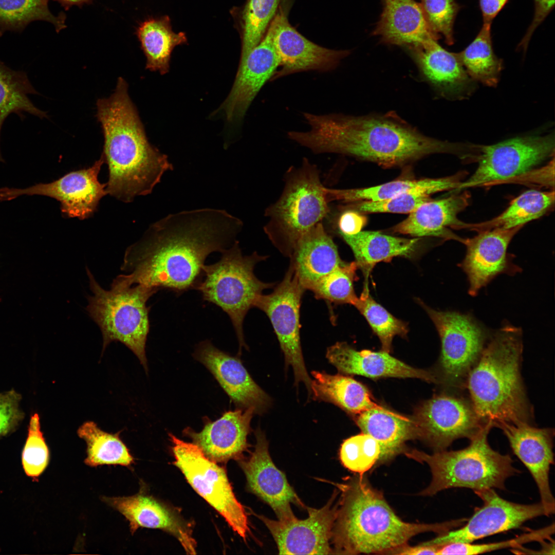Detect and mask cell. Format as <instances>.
Masks as SVG:
<instances>
[{
    "label": "cell",
    "instance_id": "1",
    "mask_svg": "<svg viewBox=\"0 0 555 555\" xmlns=\"http://www.w3.org/2000/svg\"><path fill=\"white\" fill-rule=\"evenodd\" d=\"M243 224L221 209L204 208L171 214L152 224L124 254L121 276L142 284L182 292L195 288L207 257L236 240Z\"/></svg>",
    "mask_w": 555,
    "mask_h": 555
},
{
    "label": "cell",
    "instance_id": "2",
    "mask_svg": "<svg viewBox=\"0 0 555 555\" xmlns=\"http://www.w3.org/2000/svg\"><path fill=\"white\" fill-rule=\"evenodd\" d=\"M303 116L309 130L288 132V137L316 154H342L389 168L434 154L462 160L470 151L469 143L428 137L392 112L362 116L304 113Z\"/></svg>",
    "mask_w": 555,
    "mask_h": 555
},
{
    "label": "cell",
    "instance_id": "3",
    "mask_svg": "<svg viewBox=\"0 0 555 555\" xmlns=\"http://www.w3.org/2000/svg\"><path fill=\"white\" fill-rule=\"evenodd\" d=\"M104 135L101 156L108 166L107 194L124 202L152 193L166 172L173 169L168 157L147 140L125 80L97 102Z\"/></svg>",
    "mask_w": 555,
    "mask_h": 555
},
{
    "label": "cell",
    "instance_id": "4",
    "mask_svg": "<svg viewBox=\"0 0 555 555\" xmlns=\"http://www.w3.org/2000/svg\"><path fill=\"white\" fill-rule=\"evenodd\" d=\"M337 487L341 497L332 530L333 554H389L418 534H440L459 526L458 520L434 524L403 521L363 474Z\"/></svg>",
    "mask_w": 555,
    "mask_h": 555
},
{
    "label": "cell",
    "instance_id": "5",
    "mask_svg": "<svg viewBox=\"0 0 555 555\" xmlns=\"http://www.w3.org/2000/svg\"><path fill=\"white\" fill-rule=\"evenodd\" d=\"M522 330L505 325L490 336L466 383L478 416L493 427L532 424L534 414L521 375Z\"/></svg>",
    "mask_w": 555,
    "mask_h": 555
},
{
    "label": "cell",
    "instance_id": "6",
    "mask_svg": "<svg viewBox=\"0 0 555 555\" xmlns=\"http://www.w3.org/2000/svg\"><path fill=\"white\" fill-rule=\"evenodd\" d=\"M493 427L492 423H487L470 440L467 447L458 450H446L429 454L405 449L403 453L407 457L426 464L431 470V483L419 495L432 496L453 488L474 491L505 489L506 479L519 471L513 467L510 456L502 454L490 446L488 435Z\"/></svg>",
    "mask_w": 555,
    "mask_h": 555
},
{
    "label": "cell",
    "instance_id": "7",
    "mask_svg": "<svg viewBox=\"0 0 555 555\" xmlns=\"http://www.w3.org/2000/svg\"><path fill=\"white\" fill-rule=\"evenodd\" d=\"M278 199L267 207L263 230L273 245L290 257L302 237L323 222L330 207L317 166L304 158L300 165L285 173Z\"/></svg>",
    "mask_w": 555,
    "mask_h": 555
},
{
    "label": "cell",
    "instance_id": "8",
    "mask_svg": "<svg viewBox=\"0 0 555 555\" xmlns=\"http://www.w3.org/2000/svg\"><path fill=\"white\" fill-rule=\"evenodd\" d=\"M92 295L86 310L98 325L104 351L109 343L119 341L137 357L147 371L145 345L150 330L149 299L159 289L142 284L130 285L118 275L110 289L102 288L86 268Z\"/></svg>",
    "mask_w": 555,
    "mask_h": 555
},
{
    "label": "cell",
    "instance_id": "9",
    "mask_svg": "<svg viewBox=\"0 0 555 555\" xmlns=\"http://www.w3.org/2000/svg\"><path fill=\"white\" fill-rule=\"evenodd\" d=\"M221 253L217 262L203 266L202 276L195 289L200 292L205 301L217 305L228 314L240 349L246 347L243 323L247 312L256 307L263 292L274 284L262 282L254 273L255 265L267 256L256 251L243 255L237 240Z\"/></svg>",
    "mask_w": 555,
    "mask_h": 555
},
{
    "label": "cell",
    "instance_id": "10",
    "mask_svg": "<svg viewBox=\"0 0 555 555\" xmlns=\"http://www.w3.org/2000/svg\"><path fill=\"white\" fill-rule=\"evenodd\" d=\"M422 304L441 341L437 383L456 392L465 391L468 376L491 334L469 314L437 310Z\"/></svg>",
    "mask_w": 555,
    "mask_h": 555
},
{
    "label": "cell",
    "instance_id": "11",
    "mask_svg": "<svg viewBox=\"0 0 555 555\" xmlns=\"http://www.w3.org/2000/svg\"><path fill=\"white\" fill-rule=\"evenodd\" d=\"M175 460L196 492L245 541L249 531L246 512L236 499L225 470L208 458L196 444L169 434Z\"/></svg>",
    "mask_w": 555,
    "mask_h": 555
},
{
    "label": "cell",
    "instance_id": "12",
    "mask_svg": "<svg viewBox=\"0 0 555 555\" xmlns=\"http://www.w3.org/2000/svg\"><path fill=\"white\" fill-rule=\"evenodd\" d=\"M554 132L545 135L516 137L495 144L482 145L474 173L456 191L505 181L533 169L553 157Z\"/></svg>",
    "mask_w": 555,
    "mask_h": 555
},
{
    "label": "cell",
    "instance_id": "13",
    "mask_svg": "<svg viewBox=\"0 0 555 555\" xmlns=\"http://www.w3.org/2000/svg\"><path fill=\"white\" fill-rule=\"evenodd\" d=\"M306 290L290 265L282 281L268 294H262L256 307L268 317L284 355L286 367L293 370L295 384L303 382L311 394L312 380L304 363L300 340V308Z\"/></svg>",
    "mask_w": 555,
    "mask_h": 555
},
{
    "label": "cell",
    "instance_id": "14",
    "mask_svg": "<svg viewBox=\"0 0 555 555\" xmlns=\"http://www.w3.org/2000/svg\"><path fill=\"white\" fill-rule=\"evenodd\" d=\"M412 420L417 438L435 452L446 450L459 438L471 439L487 424L478 416L469 397L460 393L434 396L420 405Z\"/></svg>",
    "mask_w": 555,
    "mask_h": 555
},
{
    "label": "cell",
    "instance_id": "15",
    "mask_svg": "<svg viewBox=\"0 0 555 555\" xmlns=\"http://www.w3.org/2000/svg\"><path fill=\"white\" fill-rule=\"evenodd\" d=\"M474 492L483 501V504L474 510L465 525L439 534L424 544L440 546L454 542L472 543L518 528L527 521L545 515L541 502L532 504L513 503L501 497L493 488Z\"/></svg>",
    "mask_w": 555,
    "mask_h": 555
},
{
    "label": "cell",
    "instance_id": "16",
    "mask_svg": "<svg viewBox=\"0 0 555 555\" xmlns=\"http://www.w3.org/2000/svg\"><path fill=\"white\" fill-rule=\"evenodd\" d=\"M338 493H334L320 509L307 508L308 516L304 520L298 519L292 511L277 520L257 515L271 533L279 554H333L331 539L338 508V502L335 503Z\"/></svg>",
    "mask_w": 555,
    "mask_h": 555
},
{
    "label": "cell",
    "instance_id": "17",
    "mask_svg": "<svg viewBox=\"0 0 555 555\" xmlns=\"http://www.w3.org/2000/svg\"><path fill=\"white\" fill-rule=\"evenodd\" d=\"M102 156L91 166L70 172L47 183H40L25 189H0V201H9L22 195H42L55 199L67 217L83 220L92 215L101 198L107 194L106 183L98 175L102 164Z\"/></svg>",
    "mask_w": 555,
    "mask_h": 555
},
{
    "label": "cell",
    "instance_id": "18",
    "mask_svg": "<svg viewBox=\"0 0 555 555\" xmlns=\"http://www.w3.org/2000/svg\"><path fill=\"white\" fill-rule=\"evenodd\" d=\"M273 21V41L281 68L270 81L302 71L333 70L350 53L348 50L327 48L308 40L291 25L283 9L278 11Z\"/></svg>",
    "mask_w": 555,
    "mask_h": 555
},
{
    "label": "cell",
    "instance_id": "19",
    "mask_svg": "<svg viewBox=\"0 0 555 555\" xmlns=\"http://www.w3.org/2000/svg\"><path fill=\"white\" fill-rule=\"evenodd\" d=\"M522 228L483 230L472 238H464L462 244L467 251L460 266L467 276L470 295H476L498 275H514L521 271L507 251L512 238Z\"/></svg>",
    "mask_w": 555,
    "mask_h": 555
},
{
    "label": "cell",
    "instance_id": "20",
    "mask_svg": "<svg viewBox=\"0 0 555 555\" xmlns=\"http://www.w3.org/2000/svg\"><path fill=\"white\" fill-rule=\"evenodd\" d=\"M501 429L513 453L529 470L538 487L546 516L553 514L555 500L550 487L549 474L554 464V430L538 428L532 424L502 423Z\"/></svg>",
    "mask_w": 555,
    "mask_h": 555
},
{
    "label": "cell",
    "instance_id": "21",
    "mask_svg": "<svg viewBox=\"0 0 555 555\" xmlns=\"http://www.w3.org/2000/svg\"><path fill=\"white\" fill-rule=\"evenodd\" d=\"M273 32L272 20L261 42L239 65L231 91L220 107L228 120L243 118L261 88L270 81L279 67Z\"/></svg>",
    "mask_w": 555,
    "mask_h": 555
},
{
    "label": "cell",
    "instance_id": "22",
    "mask_svg": "<svg viewBox=\"0 0 555 555\" xmlns=\"http://www.w3.org/2000/svg\"><path fill=\"white\" fill-rule=\"evenodd\" d=\"M194 356L213 374L239 409L253 408L255 413L262 414L270 406L271 398L254 381L239 358L207 340L198 345Z\"/></svg>",
    "mask_w": 555,
    "mask_h": 555
},
{
    "label": "cell",
    "instance_id": "23",
    "mask_svg": "<svg viewBox=\"0 0 555 555\" xmlns=\"http://www.w3.org/2000/svg\"><path fill=\"white\" fill-rule=\"evenodd\" d=\"M422 77L441 97L450 100L469 98L476 82L468 75L457 53L447 51L437 40L406 47Z\"/></svg>",
    "mask_w": 555,
    "mask_h": 555
},
{
    "label": "cell",
    "instance_id": "24",
    "mask_svg": "<svg viewBox=\"0 0 555 555\" xmlns=\"http://www.w3.org/2000/svg\"><path fill=\"white\" fill-rule=\"evenodd\" d=\"M256 444L253 452L239 464L246 475L250 490L267 503L278 518L292 511L290 504L304 505L286 476L273 463L268 450V443L260 428L255 432Z\"/></svg>",
    "mask_w": 555,
    "mask_h": 555
},
{
    "label": "cell",
    "instance_id": "25",
    "mask_svg": "<svg viewBox=\"0 0 555 555\" xmlns=\"http://www.w3.org/2000/svg\"><path fill=\"white\" fill-rule=\"evenodd\" d=\"M254 413L253 408L229 411L216 420L207 422L199 432L188 428L183 433L211 460L240 459L248 448L247 436Z\"/></svg>",
    "mask_w": 555,
    "mask_h": 555
},
{
    "label": "cell",
    "instance_id": "26",
    "mask_svg": "<svg viewBox=\"0 0 555 555\" xmlns=\"http://www.w3.org/2000/svg\"><path fill=\"white\" fill-rule=\"evenodd\" d=\"M102 501L124 516L132 534L140 527L160 529L174 535L187 553H196V542L189 527L143 490L130 496H103Z\"/></svg>",
    "mask_w": 555,
    "mask_h": 555
},
{
    "label": "cell",
    "instance_id": "27",
    "mask_svg": "<svg viewBox=\"0 0 555 555\" xmlns=\"http://www.w3.org/2000/svg\"><path fill=\"white\" fill-rule=\"evenodd\" d=\"M326 357L340 373L345 374L374 379L415 378L437 383L435 375L412 367L383 350L358 351L347 343L339 342L328 348Z\"/></svg>",
    "mask_w": 555,
    "mask_h": 555
},
{
    "label": "cell",
    "instance_id": "28",
    "mask_svg": "<svg viewBox=\"0 0 555 555\" xmlns=\"http://www.w3.org/2000/svg\"><path fill=\"white\" fill-rule=\"evenodd\" d=\"M469 193L464 192L438 200H430L394 226L392 231L415 237L435 236L454 239L462 244L464 238L457 236L448 228L458 229L464 224L457 216L469 205Z\"/></svg>",
    "mask_w": 555,
    "mask_h": 555
},
{
    "label": "cell",
    "instance_id": "29",
    "mask_svg": "<svg viewBox=\"0 0 555 555\" xmlns=\"http://www.w3.org/2000/svg\"><path fill=\"white\" fill-rule=\"evenodd\" d=\"M382 12L372 32L383 43L409 46L439 37L431 30L420 4L415 0H385Z\"/></svg>",
    "mask_w": 555,
    "mask_h": 555
},
{
    "label": "cell",
    "instance_id": "30",
    "mask_svg": "<svg viewBox=\"0 0 555 555\" xmlns=\"http://www.w3.org/2000/svg\"><path fill=\"white\" fill-rule=\"evenodd\" d=\"M289 258L290 265L305 290L345 263L340 258L337 246L323 222L302 237Z\"/></svg>",
    "mask_w": 555,
    "mask_h": 555
},
{
    "label": "cell",
    "instance_id": "31",
    "mask_svg": "<svg viewBox=\"0 0 555 555\" xmlns=\"http://www.w3.org/2000/svg\"><path fill=\"white\" fill-rule=\"evenodd\" d=\"M466 174L463 171L442 178L395 180L368 188L336 189L326 187V195L329 203L338 201L349 203L380 201L408 192L431 195L443 191H456Z\"/></svg>",
    "mask_w": 555,
    "mask_h": 555
},
{
    "label": "cell",
    "instance_id": "32",
    "mask_svg": "<svg viewBox=\"0 0 555 555\" xmlns=\"http://www.w3.org/2000/svg\"><path fill=\"white\" fill-rule=\"evenodd\" d=\"M356 421L362 433L372 436L380 445L381 454L377 466L390 461L403 453L408 440L417 438L412 419L381 406L361 413Z\"/></svg>",
    "mask_w": 555,
    "mask_h": 555
},
{
    "label": "cell",
    "instance_id": "33",
    "mask_svg": "<svg viewBox=\"0 0 555 555\" xmlns=\"http://www.w3.org/2000/svg\"><path fill=\"white\" fill-rule=\"evenodd\" d=\"M340 237L351 249L357 267L366 278L379 262H387L396 256L412 257L420 240L418 238H401L369 231Z\"/></svg>",
    "mask_w": 555,
    "mask_h": 555
},
{
    "label": "cell",
    "instance_id": "34",
    "mask_svg": "<svg viewBox=\"0 0 555 555\" xmlns=\"http://www.w3.org/2000/svg\"><path fill=\"white\" fill-rule=\"evenodd\" d=\"M311 375V394L317 399L332 403L353 414L380 406L363 384L350 377L318 371Z\"/></svg>",
    "mask_w": 555,
    "mask_h": 555
},
{
    "label": "cell",
    "instance_id": "35",
    "mask_svg": "<svg viewBox=\"0 0 555 555\" xmlns=\"http://www.w3.org/2000/svg\"><path fill=\"white\" fill-rule=\"evenodd\" d=\"M136 34L146 58V68L162 75L169 70L174 48L187 41L185 33L173 31L168 16L147 18L139 24Z\"/></svg>",
    "mask_w": 555,
    "mask_h": 555
},
{
    "label": "cell",
    "instance_id": "36",
    "mask_svg": "<svg viewBox=\"0 0 555 555\" xmlns=\"http://www.w3.org/2000/svg\"><path fill=\"white\" fill-rule=\"evenodd\" d=\"M554 191H527L513 199L508 208L497 216L477 224L464 223L459 229H468L477 232L500 228L511 229L537 219L554 205Z\"/></svg>",
    "mask_w": 555,
    "mask_h": 555
},
{
    "label": "cell",
    "instance_id": "37",
    "mask_svg": "<svg viewBox=\"0 0 555 555\" xmlns=\"http://www.w3.org/2000/svg\"><path fill=\"white\" fill-rule=\"evenodd\" d=\"M491 28V25L483 24L471 43L457 53L473 80L489 87H495L499 80L503 62L494 52Z\"/></svg>",
    "mask_w": 555,
    "mask_h": 555
},
{
    "label": "cell",
    "instance_id": "38",
    "mask_svg": "<svg viewBox=\"0 0 555 555\" xmlns=\"http://www.w3.org/2000/svg\"><path fill=\"white\" fill-rule=\"evenodd\" d=\"M38 94L26 73L14 70L0 61V142L2 125L12 113L21 116L25 112L40 118H47L46 112L36 107L28 97ZM0 161H3L0 148Z\"/></svg>",
    "mask_w": 555,
    "mask_h": 555
},
{
    "label": "cell",
    "instance_id": "39",
    "mask_svg": "<svg viewBox=\"0 0 555 555\" xmlns=\"http://www.w3.org/2000/svg\"><path fill=\"white\" fill-rule=\"evenodd\" d=\"M79 437L87 445L85 463L90 467L121 465L130 467L134 462L128 449L120 438V432L111 434L102 430L91 421H86L78 429Z\"/></svg>",
    "mask_w": 555,
    "mask_h": 555
},
{
    "label": "cell",
    "instance_id": "40",
    "mask_svg": "<svg viewBox=\"0 0 555 555\" xmlns=\"http://www.w3.org/2000/svg\"><path fill=\"white\" fill-rule=\"evenodd\" d=\"M49 0H0V36L6 31H21L30 23L44 21L53 25L59 32L65 28L66 15H53Z\"/></svg>",
    "mask_w": 555,
    "mask_h": 555
},
{
    "label": "cell",
    "instance_id": "41",
    "mask_svg": "<svg viewBox=\"0 0 555 555\" xmlns=\"http://www.w3.org/2000/svg\"><path fill=\"white\" fill-rule=\"evenodd\" d=\"M280 0H248L242 14L241 64L262 40L275 17Z\"/></svg>",
    "mask_w": 555,
    "mask_h": 555
},
{
    "label": "cell",
    "instance_id": "42",
    "mask_svg": "<svg viewBox=\"0 0 555 555\" xmlns=\"http://www.w3.org/2000/svg\"><path fill=\"white\" fill-rule=\"evenodd\" d=\"M354 306L364 317L378 336L382 350L390 352L395 336H406L407 325L377 303L369 295L367 287L365 288L360 297H358Z\"/></svg>",
    "mask_w": 555,
    "mask_h": 555
},
{
    "label": "cell",
    "instance_id": "43",
    "mask_svg": "<svg viewBox=\"0 0 555 555\" xmlns=\"http://www.w3.org/2000/svg\"><path fill=\"white\" fill-rule=\"evenodd\" d=\"M357 267L355 262H345L319 280L309 290L317 299L335 304L355 306L358 299L354 287Z\"/></svg>",
    "mask_w": 555,
    "mask_h": 555
},
{
    "label": "cell",
    "instance_id": "44",
    "mask_svg": "<svg viewBox=\"0 0 555 555\" xmlns=\"http://www.w3.org/2000/svg\"><path fill=\"white\" fill-rule=\"evenodd\" d=\"M381 454L378 441L362 433L353 436L341 444L339 458L342 465L357 474L363 475L377 465Z\"/></svg>",
    "mask_w": 555,
    "mask_h": 555
},
{
    "label": "cell",
    "instance_id": "45",
    "mask_svg": "<svg viewBox=\"0 0 555 555\" xmlns=\"http://www.w3.org/2000/svg\"><path fill=\"white\" fill-rule=\"evenodd\" d=\"M49 459V450L41 430L40 418L38 413H34L29 420L22 452V464L25 474L36 480L47 467Z\"/></svg>",
    "mask_w": 555,
    "mask_h": 555
},
{
    "label": "cell",
    "instance_id": "46",
    "mask_svg": "<svg viewBox=\"0 0 555 555\" xmlns=\"http://www.w3.org/2000/svg\"><path fill=\"white\" fill-rule=\"evenodd\" d=\"M554 525H551L538 530L531 531L523 534L516 538L497 543L474 544L472 543L454 542L441 545L438 554H465L472 555L483 553L503 548H519L524 544L537 541L542 543L547 539H551L553 534Z\"/></svg>",
    "mask_w": 555,
    "mask_h": 555
},
{
    "label": "cell",
    "instance_id": "47",
    "mask_svg": "<svg viewBox=\"0 0 555 555\" xmlns=\"http://www.w3.org/2000/svg\"><path fill=\"white\" fill-rule=\"evenodd\" d=\"M432 31L446 43H454L453 27L461 7L455 0H421L420 4Z\"/></svg>",
    "mask_w": 555,
    "mask_h": 555
},
{
    "label": "cell",
    "instance_id": "48",
    "mask_svg": "<svg viewBox=\"0 0 555 555\" xmlns=\"http://www.w3.org/2000/svg\"><path fill=\"white\" fill-rule=\"evenodd\" d=\"M430 195L408 192L376 201H363L349 206L361 213H392L407 214L430 201Z\"/></svg>",
    "mask_w": 555,
    "mask_h": 555
},
{
    "label": "cell",
    "instance_id": "49",
    "mask_svg": "<svg viewBox=\"0 0 555 555\" xmlns=\"http://www.w3.org/2000/svg\"><path fill=\"white\" fill-rule=\"evenodd\" d=\"M21 395L15 390L0 393V437L15 430L24 417L20 408Z\"/></svg>",
    "mask_w": 555,
    "mask_h": 555
},
{
    "label": "cell",
    "instance_id": "50",
    "mask_svg": "<svg viewBox=\"0 0 555 555\" xmlns=\"http://www.w3.org/2000/svg\"><path fill=\"white\" fill-rule=\"evenodd\" d=\"M534 11L532 22L519 45L526 50L532 35L536 29L543 23L554 7V0H533Z\"/></svg>",
    "mask_w": 555,
    "mask_h": 555
},
{
    "label": "cell",
    "instance_id": "51",
    "mask_svg": "<svg viewBox=\"0 0 555 555\" xmlns=\"http://www.w3.org/2000/svg\"><path fill=\"white\" fill-rule=\"evenodd\" d=\"M483 24L492 25V22L509 0H478Z\"/></svg>",
    "mask_w": 555,
    "mask_h": 555
},
{
    "label": "cell",
    "instance_id": "52",
    "mask_svg": "<svg viewBox=\"0 0 555 555\" xmlns=\"http://www.w3.org/2000/svg\"><path fill=\"white\" fill-rule=\"evenodd\" d=\"M440 546L435 544H424L411 546L407 544L392 550L389 554L419 555L437 554Z\"/></svg>",
    "mask_w": 555,
    "mask_h": 555
},
{
    "label": "cell",
    "instance_id": "53",
    "mask_svg": "<svg viewBox=\"0 0 555 555\" xmlns=\"http://www.w3.org/2000/svg\"><path fill=\"white\" fill-rule=\"evenodd\" d=\"M59 2L65 10L68 9L72 6H77L81 7L85 4H90L92 0H54Z\"/></svg>",
    "mask_w": 555,
    "mask_h": 555
},
{
    "label": "cell",
    "instance_id": "54",
    "mask_svg": "<svg viewBox=\"0 0 555 555\" xmlns=\"http://www.w3.org/2000/svg\"><path fill=\"white\" fill-rule=\"evenodd\" d=\"M382 1H383H383H384L385 0H382Z\"/></svg>",
    "mask_w": 555,
    "mask_h": 555
}]
</instances>
